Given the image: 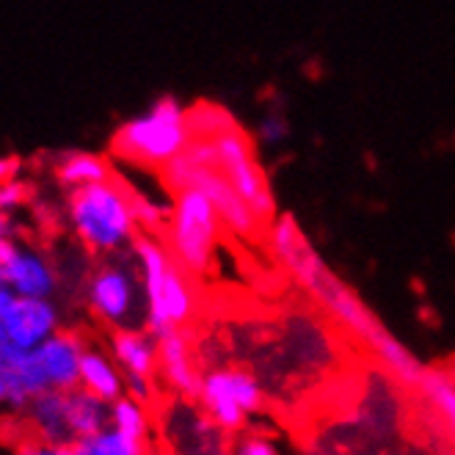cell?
<instances>
[{
	"label": "cell",
	"instance_id": "obj_18",
	"mask_svg": "<svg viewBox=\"0 0 455 455\" xmlns=\"http://www.w3.org/2000/svg\"><path fill=\"white\" fill-rule=\"evenodd\" d=\"M52 174H56V182L61 188L75 191V188H84V185H92V182L111 180L116 172L105 155L86 152V149H69V152L59 155L56 166H52Z\"/></svg>",
	"mask_w": 455,
	"mask_h": 455
},
{
	"label": "cell",
	"instance_id": "obj_26",
	"mask_svg": "<svg viewBox=\"0 0 455 455\" xmlns=\"http://www.w3.org/2000/svg\"><path fill=\"white\" fill-rule=\"evenodd\" d=\"M287 132H290V127H287V122H284L282 114H267L259 122V139L265 144H279V141H284Z\"/></svg>",
	"mask_w": 455,
	"mask_h": 455
},
{
	"label": "cell",
	"instance_id": "obj_25",
	"mask_svg": "<svg viewBox=\"0 0 455 455\" xmlns=\"http://www.w3.org/2000/svg\"><path fill=\"white\" fill-rule=\"evenodd\" d=\"M232 455H279L276 444L259 434H246L232 444Z\"/></svg>",
	"mask_w": 455,
	"mask_h": 455
},
{
	"label": "cell",
	"instance_id": "obj_29",
	"mask_svg": "<svg viewBox=\"0 0 455 455\" xmlns=\"http://www.w3.org/2000/svg\"><path fill=\"white\" fill-rule=\"evenodd\" d=\"M14 299H17V292L9 284H0V315L14 304Z\"/></svg>",
	"mask_w": 455,
	"mask_h": 455
},
{
	"label": "cell",
	"instance_id": "obj_31",
	"mask_svg": "<svg viewBox=\"0 0 455 455\" xmlns=\"http://www.w3.org/2000/svg\"><path fill=\"white\" fill-rule=\"evenodd\" d=\"M0 237H12V219L6 210H0Z\"/></svg>",
	"mask_w": 455,
	"mask_h": 455
},
{
	"label": "cell",
	"instance_id": "obj_14",
	"mask_svg": "<svg viewBox=\"0 0 455 455\" xmlns=\"http://www.w3.org/2000/svg\"><path fill=\"white\" fill-rule=\"evenodd\" d=\"M6 284L25 299H52L59 274L42 251L17 243L6 262Z\"/></svg>",
	"mask_w": 455,
	"mask_h": 455
},
{
	"label": "cell",
	"instance_id": "obj_28",
	"mask_svg": "<svg viewBox=\"0 0 455 455\" xmlns=\"http://www.w3.org/2000/svg\"><path fill=\"white\" fill-rule=\"evenodd\" d=\"M20 169H22V164H20L17 155H4L0 157V182L20 177Z\"/></svg>",
	"mask_w": 455,
	"mask_h": 455
},
{
	"label": "cell",
	"instance_id": "obj_15",
	"mask_svg": "<svg viewBox=\"0 0 455 455\" xmlns=\"http://www.w3.org/2000/svg\"><path fill=\"white\" fill-rule=\"evenodd\" d=\"M22 417L31 425L36 439L50 444H72L69 422H67V392L36 395Z\"/></svg>",
	"mask_w": 455,
	"mask_h": 455
},
{
	"label": "cell",
	"instance_id": "obj_2",
	"mask_svg": "<svg viewBox=\"0 0 455 455\" xmlns=\"http://www.w3.org/2000/svg\"><path fill=\"white\" fill-rule=\"evenodd\" d=\"M132 259L139 265L147 299L144 326L155 337L188 326L199 307L196 290L191 284V274L172 257L164 237L139 232L132 240Z\"/></svg>",
	"mask_w": 455,
	"mask_h": 455
},
{
	"label": "cell",
	"instance_id": "obj_5",
	"mask_svg": "<svg viewBox=\"0 0 455 455\" xmlns=\"http://www.w3.org/2000/svg\"><path fill=\"white\" fill-rule=\"evenodd\" d=\"M194 141L188 124V108L177 97L155 100L141 116H132L116 127L111 136L114 157L130 166L164 172L172 160Z\"/></svg>",
	"mask_w": 455,
	"mask_h": 455
},
{
	"label": "cell",
	"instance_id": "obj_3",
	"mask_svg": "<svg viewBox=\"0 0 455 455\" xmlns=\"http://www.w3.org/2000/svg\"><path fill=\"white\" fill-rule=\"evenodd\" d=\"M160 177H164V185L172 194L188 188L202 191L212 202V207L219 210L227 232L237 237H257L259 232H265L251 207L243 202V196L235 191V185L224 174L212 139L194 136V141L160 172Z\"/></svg>",
	"mask_w": 455,
	"mask_h": 455
},
{
	"label": "cell",
	"instance_id": "obj_4",
	"mask_svg": "<svg viewBox=\"0 0 455 455\" xmlns=\"http://www.w3.org/2000/svg\"><path fill=\"white\" fill-rule=\"evenodd\" d=\"M130 191L132 188L119 174L69 191V227L89 251L114 254L124 246H132V240L139 237Z\"/></svg>",
	"mask_w": 455,
	"mask_h": 455
},
{
	"label": "cell",
	"instance_id": "obj_23",
	"mask_svg": "<svg viewBox=\"0 0 455 455\" xmlns=\"http://www.w3.org/2000/svg\"><path fill=\"white\" fill-rule=\"evenodd\" d=\"M130 202H132V216H136L139 232H149V235H160L169 221V212L164 207H157L149 196L139 194L136 188L130 191Z\"/></svg>",
	"mask_w": 455,
	"mask_h": 455
},
{
	"label": "cell",
	"instance_id": "obj_22",
	"mask_svg": "<svg viewBox=\"0 0 455 455\" xmlns=\"http://www.w3.org/2000/svg\"><path fill=\"white\" fill-rule=\"evenodd\" d=\"M188 124L194 136L210 139V136H219L221 130H227L229 124H235V116L221 108V105H212V102H196L188 108Z\"/></svg>",
	"mask_w": 455,
	"mask_h": 455
},
{
	"label": "cell",
	"instance_id": "obj_12",
	"mask_svg": "<svg viewBox=\"0 0 455 455\" xmlns=\"http://www.w3.org/2000/svg\"><path fill=\"white\" fill-rule=\"evenodd\" d=\"M0 329L14 351L25 356L61 329V315L52 299L17 296L14 304L0 315Z\"/></svg>",
	"mask_w": 455,
	"mask_h": 455
},
{
	"label": "cell",
	"instance_id": "obj_20",
	"mask_svg": "<svg viewBox=\"0 0 455 455\" xmlns=\"http://www.w3.org/2000/svg\"><path fill=\"white\" fill-rule=\"evenodd\" d=\"M419 392L431 403L436 417L444 422L450 436L455 439V381L442 370H425V376L419 381Z\"/></svg>",
	"mask_w": 455,
	"mask_h": 455
},
{
	"label": "cell",
	"instance_id": "obj_19",
	"mask_svg": "<svg viewBox=\"0 0 455 455\" xmlns=\"http://www.w3.org/2000/svg\"><path fill=\"white\" fill-rule=\"evenodd\" d=\"M111 427H116L119 434L136 439V442H147L152 436V419H149V409L144 400H136L132 395H122L111 403Z\"/></svg>",
	"mask_w": 455,
	"mask_h": 455
},
{
	"label": "cell",
	"instance_id": "obj_24",
	"mask_svg": "<svg viewBox=\"0 0 455 455\" xmlns=\"http://www.w3.org/2000/svg\"><path fill=\"white\" fill-rule=\"evenodd\" d=\"M31 196H34L31 182H25V180H20V177L0 182V210L14 212V210H20L22 204H28Z\"/></svg>",
	"mask_w": 455,
	"mask_h": 455
},
{
	"label": "cell",
	"instance_id": "obj_30",
	"mask_svg": "<svg viewBox=\"0 0 455 455\" xmlns=\"http://www.w3.org/2000/svg\"><path fill=\"white\" fill-rule=\"evenodd\" d=\"M0 411H9V381L0 372Z\"/></svg>",
	"mask_w": 455,
	"mask_h": 455
},
{
	"label": "cell",
	"instance_id": "obj_10",
	"mask_svg": "<svg viewBox=\"0 0 455 455\" xmlns=\"http://www.w3.org/2000/svg\"><path fill=\"white\" fill-rule=\"evenodd\" d=\"M199 403L219 431L237 434L249 414L262 409V387L249 370L221 367L202 376Z\"/></svg>",
	"mask_w": 455,
	"mask_h": 455
},
{
	"label": "cell",
	"instance_id": "obj_6",
	"mask_svg": "<svg viewBox=\"0 0 455 455\" xmlns=\"http://www.w3.org/2000/svg\"><path fill=\"white\" fill-rule=\"evenodd\" d=\"M80 331L59 329L31 354H25L4 376L9 381V411L25 414L28 403L42 392H72L80 387V359L86 351Z\"/></svg>",
	"mask_w": 455,
	"mask_h": 455
},
{
	"label": "cell",
	"instance_id": "obj_21",
	"mask_svg": "<svg viewBox=\"0 0 455 455\" xmlns=\"http://www.w3.org/2000/svg\"><path fill=\"white\" fill-rule=\"evenodd\" d=\"M72 455H147V442H136L116 427H105L97 436L72 444Z\"/></svg>",
	"mask_w": 455,
	"mask_h": 455
},
{
	"label": "cell",
	"instance_id": "obj_7",
	"mask_svg": "<svg viewBox=\"0 0 455 455\" xmlns=\"http://www.w3.org/2000/svg\"><path fill=\"white\" fill-rule=\"evenodd\" d=\"M224 224L219 210L202 191H180L169 207V221L160 232L172 257L188 271L191 276H202L210 271L212 257L221 243Z\"/></svg>",
	"mask_w": 455,
	"mask_h": 455
},
{
	"label": "cell",
	"instance_id": "obj_1",
	"mask_svg": "<svg viewBox=\"0 0 455 455\" xmlns=\"http://www.w3.org/2000/svg\"><path fill=\"white\" fill-rule=\"evenodd\" d=\"M267 237H271V249L284 271L296 279L347 334L356 337L362 345H367V351L376 356L400 384L419 387L427 367H422V362L409 347L362 304L356 292L347 287L323 259H320V254L315 251L307 232L299 227L296 219L287 216V212L284 216H276V221L267 227Z\"/></svg>",
	"mask_w": 455,
	"mask_h": 455
},
{
	"label": "cell",
	"instance_id": "obj_16",
	"mask_svg": "<svg viewBox=\"0 0 455 455\" xmlns=\"http://www.w3.org/2000/svg\"><path fill=\"white\" fill-rule=\"evenodd\" d=\"M80 387L102 400H108V403L127 395L122 367L116 364L111 354H105L102 347H94V345H86L84 359H80Z\"/></svg>",
	"mask_w": 455,
	"mask_h": 455
},
{
	"label": "cell",
	"instance_id": "obj_32",
	"mask_svg": "<svg viewBox=\"0 0 455 455\" xmlns=\"http://www.w3.org/2000/svg\"><path fill=\"white\" fill-rule=\"evenodd\" d=\"M207 455H232V450H212V452H207Z\"/></svg>",
	"mask_w": 455,
	"mask_h": 455
},
{
	"label": "cell",
	"instance_id": "obj_17",
	"mask_svg": "<svg viewBox=\"0 0 455 455\" xmlns=\"http://www.w3.org/2000/svg\"><path fill=\"white\" fill-rule=\"evenodd\" d=\"M67 422H69L72 444L80 439L97 436L105 427H111V403L92 395L84 387H75L72 392H67Z\"/></svg>",
	"mask_w": 455,
	"mask_h": 455
},
{
	"label": "cell",
	"instance_id": "obj_11",
	"mask_svg": "<svg viewBox=\"0 0 455 455\" xmlns=\"http://www.w3.org/2000/svg\"><path fill=\"white\" fill-rule=\"evenodd\" d=\"M111 356L124 372L127 395L149 403L157 376V337L149 329H116L111 334Z\"/></svg>",
	"mask_w": 455,
	"mask_h": 455
},
{
	"label": "cell",
	"instance_id": "obj_9",
	"mask_svg": "<svg viewBox=\"0 0 455 455\" xmlns=\"http://www.w3.org/2000/svg\"><path fill=\"white\" fill-rule=\"evenodd\" d=\"M210 139H212V144H216L219 164H221L224 174L229 177L235 191L243 196V202L251 207L257 221L267 232V227L276 221L279 210H276V199H274L271 185H267L265 169L259 166V160L254 155L251 136L235 122L227 130H221L219 136H210Z\"/></svg>",
	"mask_w": 455,
	"mask_h": 455
},
{
	"label": "cell",
	"instance_id": "obj_27",
	"mask_svg": "<svg viewBox=\"0 0 455 455\" xmlns=\"http://www.w3.org/2000/svg\"><path fill=\"white\" fill-rule=\"evenodd\" d=\"M14 455H72V444H50V442H22Z\"/></svg>",
	"mask_w": 455,
	"mask_h": 455
},
{
	"label": "cell",
	"instance_id": "obj_8",
	"mask_svg": "<svg viewBox=\"0 0 455 455\" xmlns=\"http://www.w3.org/2000/svg\"><path fill=\"white\" fill-rule=\"evenodd\" d=\"M86 301L92 315L108 329H136L147 317V299L139 265L130 267L124 262H102L94 267L86 284Z\"/></svg>",
	"mask_w": 455,
	"mask_h": 455
},
{
	"label": "cell",
	"instance_id": "obj_13",
	"mask_svg": "<svg viewBox=\"0 0 455 455\" xmlns=\"http://www.w3.org/2000/svg\"><path fill=\"white\" fill-rule=\"evenodd\" d=\"M157 376L172 392L182 397H199L202 376L196 370L185 329H172L157 337Z\"/></svg>",
	"mask_w": 455,
	"mask_h": 455
}]
</instances>
